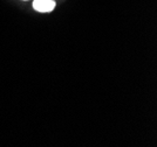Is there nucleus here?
<instances>
[{"label": "nucleus", "mask_w": 157, "mask_h": 147, "mask_svg": "<svg viewBox=\"0 0 157 147\" xmlns=\"http://www.w3.org/2000/svg\"><path fill=\"white\" fill-rule=\"evenodd\" d=\"M33 8L40 13H49L55 8L54 0H34Z\"/></svg>", "instance_id": "obj_1"}]
</instances>
